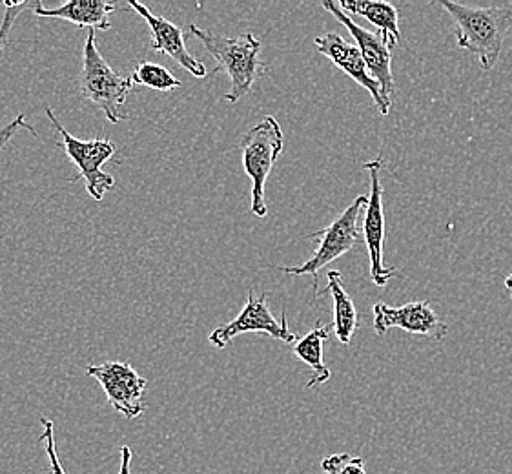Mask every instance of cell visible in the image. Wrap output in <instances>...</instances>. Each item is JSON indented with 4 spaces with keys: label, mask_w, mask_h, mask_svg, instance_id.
I'll return each instance as SVG.
<instances>
[{
    "label": "cell",
    "mask_w": 512,
    "mask_h": 474,
    "mask_svg": "<svg viewBox=\"0 0 512 474\" xmlns=\"http://www.w3.org/2000/svg\"><path fill=\"white\" fill-rule=\"evenodd\" d=\"M338 4L345 13L359 15L374 24L383 41L389 44L390 50L400 41V11L394 4L378 0H339Z\"/></svg>",
    "instance_id": "cell-15"
},
{
    "label": "cell",
    "mask_w": 512,
    "mask_h": 474,
    "mask_svg": "<svg viewBox=\"0 0 512 474\" xmlns=\"http://www.w3.org/2000/svg\"><path fill=\"white\" fill-rule=\"evenodd\" d=\"M323 8L330 15H334V19L341 22L349 30L352 39L358 46L361 57H363V61L369 68L370 75L378 81L381 90L392 99L394 90H396V83H394V75H392V53H390L389 44L383 41V37L379 33H372V31L358 26L345 11L339 8L338 2L325 0Z\"/></svg>",
    "instance_id": "cell-12"
},
{
    "label": "cell",
    "mask_w": 512,
    "mask_h": 474,
    "mask_svg": "<svg viewBox=\"0 0 512 474\" xmlns=\"http://www.w3.org/2000/svg\"><path fill=\"white\" fill-rule=\"evenodd\" d=\"M41 423V442L42 445H44V453L48 454V460H50V471H52V474H66L64 467H62L61 460H59V453H57L53 422L52 420H48V418H41Z\"/></svg>",
    "instance_id": "cell-20"
},
{
    "label": "cell",
    "mask_w": 512,
    "mask_h": 474,
    "mask_svg": "<svg viewBox=\"0 0 512 474\" xmlns=\"http://www.w3.org/2000/svg\"><path fill=\"white\" fill-rule=\"evenodd\" d=\"M41 2H22V4H13V2H6V10L8 13L4 15V21L0 24V55L4 52V46L8 44V35H10L11 26L17 21L19 13L22 10H30V8H37Z\"/></svg>",
    "instance_id": "cell-21"
},
{
    "label": "cell",
    "mask_w": 512,
    "mask_h": 474,
    "mask_svg": "<svg viewBox=\"0 0 512 474\" xmlns=\"http://www.w3.org/2000/svg\"><path fill=\"white\" fill-rule=\"evenodd\" d=\"M316 50L327 59L334 62L341 72L347 73L352 81L365 88L372 95L374 103L378 106L379 114L387 117L392 108V99L381 90L378 81L370 75L367 64L363 61L356 44L345 41L339 33H327L314 39Z\"/></svg>",
    "instance_id": "cell-11"
},
{
    "label": "cell",
    "mask_w": 512,
    "mask_h": 474,
    "mask_svg": "<svg viewBox=\"0 0 512 474\" xmlns=\"http://www.w3.org/2000/svg\"><path fill=\"white\" fill-rule=\"evenodd\" d=\"M456 28V44L478 57L482 70L489 72L500 59L503 41L512 28L511 8H476L451 0H440Z\"/></svg>",
    "instance_id": "cell-1"
},
{
    "label": "cell",
    "mask_w": 512,
    "mask_h": 474,
    "mask_svg": "<svg viewBox=\"0 0 512 474\" xmlns=\"http://www.w3.org/2000/svg\"><path fill=\"white\" fill-rule=\"evenodd\" d=\"M132 79L135 84H141L155 92H172L181 88V81L175 79L174 73L154 62H141L132 73Z\"/></svg>",
    "instance_id": "cell-18"
},
{
    "label": "cell",
    "mask_w": 512,
    "mask_h": 474,
    "mask_svg": "<svg viewBox=\"0 0 512 474\" xmlns=\"http://www.w3.org/2000/svg\"><path fill=\"white\" fill-rule=\"evenodd\" d=\"M86 374L99 382L110 405L124 418L134 420L143 413V394L148 382L132 365L106 361L103 365H88Z\"/></svg>",
    "instance_id": "cell-9"
},
{
    "label": "cell",
    "mask_w": 512,
    "mask_h": 474,
    "mask_svg": "<svg viewBox=\"0 0 512 474\" xmlns=\"http://www.w3.org/2000/svg\"><path fill=\"white\" fill-rule=\"evenodd\" d=\"M117 10V6L106 0H72L66 2L59 8H44L39 4L35 8L37 17H50V19H61L84 28V30H110L112 22L110 15Z\"/></svg>",
    "instance_id": "cell-14"
},
{
    "label": "cell",
    "mask_w": 512,
    "mask_h": 474,
    "mask_svg": "<svg viewBox=\"0 0 512 474\" xmlns=\"http://www.w3.org/2000/svg\"><path fill=\"white\" fill-rule=\"evenodd\" d=\"M21 130H30L31 134L37 137L35 128H33L31 124L26 123V117L22 114L17 115L11 123L6 124L4 128H0V152L6 148V145L10 143L11 139H13L15 135L19 134Z\"/></svg>",
    "instance_id": "cell-22"
},
{
    "label": "cell",
    "mask_w": 512,
    "mask_h": 474,
    "mask_svg": "<svg viewBox=\"0 0 512 474\" xmlns=\"http://www.w3.org/2000/svg\"><path fill=\"white\" fill-rule=\"evenodd\" d=\"M246 332H263L283 343L296 341V334L288 329L287 316L283 314V320H277L268 307L267 294L256 296L254 290H248L245 307L236 320L212 330L208 341L217 349H225L230 341Z\"/></svg>",
    "instance_id": "cell-8"
},
{
    "label": "cell",
    "mask_w": 512,
    "mask_h": 474,
    "mask_svg": "<svg viewBox=\"0 0 512 474\" xmlns=\"http://www.w3.org/2000/svg\"><path fill=\"white\" fill-rule=\"evenodd\" d=\"M327 278V289L334 299V336L341 345H349L359 327L358 309L354 299L350 298L349 292L345 289L341 272L330 270Z\"/></svg>",
    "instance_id": "cell-16"
},
{
    "label": "cell",
    "mask_w": 512,
    "mask_h": 474,
    "mask_svg": "<svg viewBox=\"0 0 512 474\" xmlns=\"http://www.w3.org/2000/svg\"><path fill=\"white\" fill-rule=\"evenodd\" d=\"M363 170L369 172L370 196L365 219H363V241L369 250L370 278L376 287H385L390 279L396 276V268L385 267V212H383V183H381V170L383 159L378 155L376 159L367 161Z\"/></svg>",
    "instance_id": "cell-7"
},
{
    "label": "cell",
    "mask_w": 512,
    "mask_h": 474,
    "mask_svg": "<svg viewBox=\"0 0 512 474\" xmlns=\"http://www.w3.org/2000/svg\"><path fill=\"white\" fill-rule=\"evenodd\" d=\"M503 285H505V289L509 290V294H511L512 299V274H509L505 281H503Z\"/></svg>",
    "instance_id": "cell-24"
},
{
    "label": "cell",
    "mask_w": 512,
    "mask_h": 474,
    "mask_svg": "<svg viewBox=\"0 0 512 474\" xmlns=\"http://www.w3.org/2000/svg\"><path fill=\"white\" fill-rule=\"evenodd\" d=\"M132 449L128 445H124L121 449V467L119 474H132Z\"/></svg>",
    "instance_id": "cell-23"
},
{
    "label": "cell",
    "mask_w": 512,
    "mask_h": 474,
    "mask_svg": "<svg viewBox=\"0 0 512 474\" xmlns=\"http://www.w3.org/2000/svg\"><path fill=\"white\" fill-rule=\"evenodd\" d=\"M190 33L203 42L206 52L217 62L216 72H223L230 79V92L225 101L237 103L250 93L252 86L261 75L268 72L267 64L261 61L263 44L254 33H243L239 37H223L214 31L203 30L197 24H190Z\"/></svg>",
    "instance_id": "cell-2"
},
{
    "label": "cell",
    "mask_w": 512,
    "mask_h": 474,
    "mask_svg": "<svg viewBox=\"0 0 512 474\" xmlns=\"http://www.w3.org/2000/svg\"><path fill=\"white\" fill-rule=\"evenodd\" d=\"M132 75L115 72L106 62L99 48L95 31H88L82 48V70L79 92L88 103L95 104L112 124L130 119L128 112H121V106L128 101L134 90Z\"/></svg>",
    "instance_id": "cell-3"
},
{
    "label": "cell",
    "mask_w": 512,
    "mask_h": 474,
    "mask_svg": "<svg viewBox=\"0 0 512 474\" xmlns=\"http://www.w3.org/2000/svg\"><path fill=\"white\" fill-rule=\"evenodd\" d=\"M44 112L48 115L53 128L61 134L62 150L72 159L73 165L79 168V174L70 179L72 183H77L79 179H84L86 190L95 201H103L108 190H112L115 186V179L110 174L103 172V166L112 159L117 152V145L108 137H97L90 141H82L73 137L57 119V115L53 114L50 106H44Z\"/></svg>",
    "instance_id": "cell-6"
},
{
    "label": "cell",
    "mask_w": 512,
    "mask_h": 474,
    "mask_svg": "<svg viewBox=\"0 0 512 474\" xmlns=\"http://www.w3.org/2000/svg\"><path fill=\"white\" fill-rule=\"evenodd\" d=\"M390 329H401L416 336H427L441 341L449 334V325L441 320L429 301H412L403 307H389L385 303L374 305V330L385 336Z\"/></svg>",
    "instance_id": "cell-10"
},
{
    "label": "cell",
    "mask_w": 512,
    "mask_h": 474,
    "mask_svg": "<svg viewBox=\"0 0 512 474\" xmlns=\"http://www.w3.org/2000/svg\"><path fill=\"white\" fill-rule=\"evenodd\" d=\"M283 145H285L283 128L272 115H268L261 123H257L241 141L243 168L252 183L250 210L254 216L265 217L268 214L265 188H267L268 176L283 152Z\"/></svg>",
    "instance_id": "cell-5"
},
{
    "label": "cell",
    "mask_w": 512,
    "mask_h": 474,
    "mask_svg": "<svg viewBox=\"0 0 512 474\" xmlns=\"http://www.w3.org/2000/svg\"><path fill=\"white\" fill-rule=\"evenodd\" d=\"M369 205V196H359L350 203L349 207L343 210L341 216L336 217L328 227L318 230L314 234H308V239L318 241L319 245L312 258L297 267H277L283 274L288 276H312L314 281V292H319V272L321 268L327 267L328 263L345 256L352 248L358 247L363 241V227L359 223L363 208Z\"/></svg>",
    "instance_id": "cell-4"
},
{
    "label": "cell",
    "mask_w": 512,
    "mask_h": 474,
    "mask_svg": "<svg viewBox=\"0 0 512 474\" xmlns=\"http://www.w3.org/2000/svg\"><path fill=\"white\" fill-rule=\"evenodd\" d=\"M128 6L143 17L146 24H148V28L152 31L150 48L154 52L168 55L181 68H185L186 72L192 73L197 79H205L206 75H208V70H206L203 62L195 59L194 55L188 52L185 33H183L179 26H175L174 22H170L168 19H164V17L154 15L144 4H139L135 0H128Z\"/></svg>",
    "instance_id": "cell-13"
},
{
    "label": "cell",
    "mask_w": 512,
    "mask_h": 474,
    "mask_svg": "<svg viewBox=\"0 0 512 474\" xmlns=\"http://www.w3.org/2000/svg\"><path fill=\"white\" fill-rule=\"evenodd\" d=\"M332 332H334V325L318 323V327L310 330L307 336H303L301 340L297 341L296 347H294V354L297 358L314 371L312 380L307 383V389H314L332 378V372L323 361V345L330 338Z\"/></svg>",
    "instance_id": "cell-17"
},
{
    "label": "cell",
    "mask_w": 512,
    "mask_h": 474,
    "mask_svg": "<svg viewBox=\"0 0 512 474\" xmlns=\"http://www.w3.org/2000/svg\"><path fill=\"white\" fill-rule=\"evenodd\" d=\"M321 469L325 474H367L365 460L349 453L330 454L321 462Z\"/></svg>",
    "instance_id": "cell-19"
}]
</instances>
